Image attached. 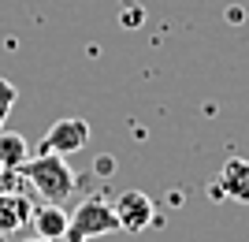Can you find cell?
<instances>
[{"instance_id": "7a4b0ae2", "label": "cell", "mask_w": 249, "mask_h": 242, "mask_svg": "<svg viewBox=\"0 0 249 242\" xmlns=\"http://www.w3.org/2000/svg\"><path fill=\"white\" fill-rule=\"evenodd\" d=\"M119 231L115 223V212L104 198H86L78 201L74 216H67V242H93V239H104V235Z\"/></svg>"}, {"instance_id": "ba28073f", "label": "cell", "mask_w": 249, "mask_h": 242, "mask_svg": "<svg viewBox=\"0 0 249 242\" xmlns=\"http://www.w3.org/2000/svg\"><path fill=\"white\" fill-rule=\"evenodd\" d=\"M30 157V149H26V138L19 130H4L0 127V168L4 171H19Z\"/></svg>"}, {"instance_id": "8fae6325", "label": "cell", "mask_w": 249, "mask_h": 242, "mask_svg": "<svg viewBox=\"0 0 249 242\" xmlns=\"http://www.w3.org/2000/svg\"><path fill=\"white\" fill-rule=\"evenodd\" d=\"M26 242H52V239H41V235H37V239H26Z\"/></svg>"}, {"instance_id": "8992f818", "label": "cell", "mask_w": 249, "mask_h": 242, "mask_svg": "<svg viewBox=\"0 0 249 242\" xmlns=\"http://www.w3.org/2000/svg\"><path fill=\"white\" fill-rule=\"evenodd\" d=\"M34 220V201L22 190H0V235H15L30 227Z\"/></svg>"}, {"instance_id": "52a82bcc", "label": "cell", "mask_w": 249, "mask_h": 242, "mask_svg": "<svg viewBox=\"0 0 249 242\" xmlns=\"http://www.w3.org/2000/svg\"><path fill=\"white\" fill-rule=\"evenodd\" d=\"M30 223L37 227L41 239H52V242H60L63 235H67V212H63V205H56V201H45L41 209H34Z\"/></svg>"}, {"instance_id": "6da1fadb", "label": "cell", "mask_w": 249, "mask_h": 242, "mask_svg": "<svg viewBox=\"0 0 249 242\" xmlns=\"http://www.w3.org/2000/svg\"><path fill=\"white\" fill-rule=\"evenodd\" d=\"M19 175H26L30 186L37 190L45 201H56V205H63V201L71 198V190H74V171L67 168V160L56 157V153L26 157V164L19 168Z\"/></svg>"}, {"instance_id": "3957f363", "label": "cell", "mask_w": 249, "mask_h": 242, "mask_svg": "<svg viewBox=\"0 0 249 242\" xmlns=\"http://www.w3.org/2000/svg\"><path fill=\"white\" fill-rule=\"evenodd\" d=\"M112 212H115V223H119V231H145L149 223L156 220V205L153 198H149L145 190H126V194H119V198L112 201Z\"/></svg>"}, {"instance_id": "277c9868", "label": "cell", "mask_w": 249, "mask_h": 242, "mask_svg": "<svg viewBox=\"0 0 249 242\" xmlns=\"http://www.w3.org/2000/svg\"><path fill=\"white\" fill-rule=\"evenodd\" d=\"M89 142V123L82 116H67V119H56V123L45 130V142H41V153H56V157H71L78 149H86Z\"/></svg>"}, {"instance_id": "9c48e42d", "label": "cell", "mask_w": 249, "mask_h": 242, "mask_svg": "<svg viewBox=\"0 0 249 242\" xmlns=\"http://www.w3.org/2000/svg\"><path fill=\"white\" fill-rule=\"evenodd\" d=\"M15 101H19V90L0 74V127H4V119H8V112L15 108Z\"/></svg>"}, {"instance_id": "30bf717a", "label": "cell", "mask_w": 249, "mask_h": 242, "mask_svg": "<svg viewBox=\"0 0 249 242\" xmlns=\"http://www.w3.org/2000/svg\"><path fill=\"white\" fill-rule=\"evenodd\" d=\"M93 168H97V175H112V171H115V160L112 157H97Z\"/></svg>"}, {"instance_id": "5b68a950", "label": "cell", "mask_w": 249, "mask_h": 242, "mask_svg": "<svg viewBox=\"0 0 249 242\" xmlns=\"http://www.w3.org/2000/svg\"><path fill=\"white\" fill-rule=\"evenodd\" d=\"M212 198L223 201H238V205H249V160L246 157H231L223 168H219L216 183H212Z\"/></svg>"}]
</instances>
